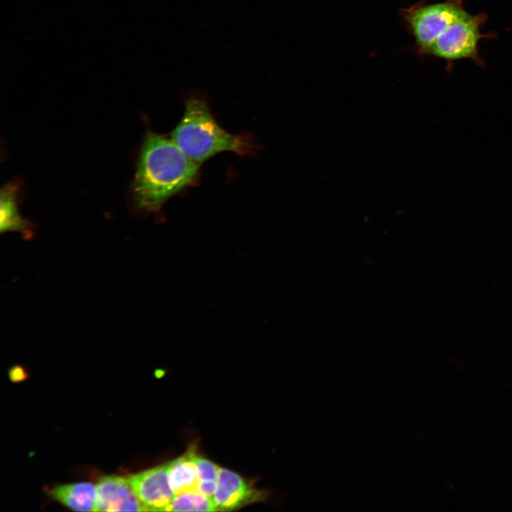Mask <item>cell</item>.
I'll use <instances>...</instances> for the list:
<instances>
[{"label":"cell","instance_id":"6da1fadb","mask_svg":"<svg viewBox=\"0 0 512 512\" xmlns=\"http://www.w3.org/2000/svg\"><path fill=\"white\" fill-rule=\"evenodd\" d=\"M199 166L188 159L171 137L148 132L132 184L137 209L146 213L159 212L169 198L196 181Z\"/></svg>","mask_w":512,"mask_h":512},{"label":"cell","instance_id":"7a4b0ae2","mask_svg":"<svg viewBox=\"0 0 512 512\" xmlns=\"http://www.w3.org/2000/svg\"><path fill=\"white\" fill-rule=\"evenodd\" d=\"M184 105L183 114L170 137L188 159L201 165L224 151L243 156L254 153L256 146L248 137L230 133L217 122L205 97L190 94Z\"/></svg>","mask_w":512,"mask_h":512},{"label":"cell","instance_id":"3957f363","mask_svg":"<svg viewBox=\"0 0 512 512\" xmlns=\"http://www.w3.org/2000/svg\"><path fill=\"white\" fill-rule=\"evenodd\" d=\"M486 19L484 14H471L466 11L437 36L424 54L449 63L469 59L479 65H482L479 43L481 38L489 37L481 31Z\"/></svg>","mask_w":512,"mask_h":512},{"label":"cell","instance_id":"277c9868","mask_svg":"<svg viewBox=\"0 0 512 512\" xmlns=\"http://www.w3.org/2000/svg\"><path fill=\"white\" fill-rule=\"evenodd\" d=\"M465 11L462 0H447L415 5L404 9L401 14L419 51L424 54L437 36Z\"/></svg>","mask_w":512,"mask_h":512},{"label":"cell","instance_id":"5b68a950","mask_svg":"<svg viewBox=\"0 0 512 512\" xmlns=\"http://www.w3.org/2000/svg\"><path fill=\"white\" fill-rule=\"evenodd\" d=\"M146 511H165L175 495L169 481V463L128 478Z\"/></svg>","mask_w":512,"mask_h":512},{"label":"cell","instance_id":"8992f818","mask_svg":"<svg viewBox=\"0 0 512 512\" xmlns=\"http://www.w3.org/2000/svg\"><path fill=\"white\" fill-rule=\"evenodd\" d=\"M146 508L129 479L118 476L100 478L95 486V511H142Z\"/></svg>","mask_w":512,"mask_h":512},{"label":"cell","instance_id":"52a82bcc","mask_svg":"<svg viewBox=\"0 0 512 512\" xmlns=\"http://www.w3.org/2000/svg\"><path fill=\"white\" fill-rule=\"evenodd\" d=\"M262 496L261 491L252 488L235 472L220 468L217 488L213 496L217 510H233L260 500Z\"/></svg>","mask_w":512,"mask_h":512},{"label":"cell","instance_id":"ba28073f","mask_svg":"<svg viewBox=\"0 0 512 512\" xmlns=\"http://www.w3.org/2000/svg\"><path fill=\"white\" fill-rule=\"evenodd\" d=\"M18 191L16 182L7 183L1 189L0 233L17 232L23 240H29L34 237L36 225L19 213Z\"/></svg>","mask_w":512,"mask_h":512},{"label":"cell","instance_id":"9c48e42d","mask_svg":"<svg viewBox=\"0 0 512 512\" xmlns=\"http://www.w3.org/2000/svg\"><path fill=\"white\" fill-rule=\"evenodd\" d=\"M193 449L169 462V481L174 495L198 491L199 483Z\"/></svg>","mask_w":512,"mask_h":512},{"label":"cell","instance_id":"30bf717a","mask_svg":"<svg viewBox=\"0 0 512 512\" xmlns=\"http://www.w3.org/2000/svg\"><path fill=\"white\" fill-rule=\"evenodd\" d=\"M50 494L65 506L78 511H95V486L91 483L60 485Z\"/></svg>","mask_w":512,"mask_h":512},{"label":"cell","instance_id":"8fae6325","mask_svg":"<svg viewBox=\"0 0 512 512\" xmlns=\"http://www.w3.org/2000/svg\"><path fill=\"white\" fill-rule=\"evenodd\" d=\"M165 511H214L217 507L213 498L195 491L175 496Z\"/></svg>","mask_w":512,"mask_h":512},{"label":"cell","instance_id":"7c38bea8","mask_svg":"<svg viewBox=\"0 0 512 512\" xmlns=\"http://www.w3.org/2000/svg\"><path fill=\"white\" fill-rule=\"evenodd\" d=\"M199 483H216L220 467L211 461L201 457L195 458Z\"/></svg>","mask_w":512,"mask_h":512},{"label":"cell","instance_id":"4fadbf2b","mask_svg":"<svg viewBox=\"0 0 512 512\" xmlns=\"http://www.w3.org/2000/svg\"><path fill=\"white\" fill-rule=\"evenodd\" d=\"M9 378L11 381H22L28 378L25 368L19 365L12 366L9 370Z\"/></svg>","mask_w":512,"mask_h":512}]
</instances>
